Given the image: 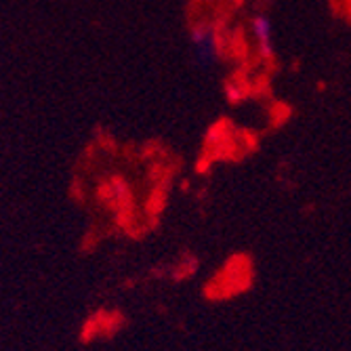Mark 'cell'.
<instances>
[{
	"label": "cell",
	"mask_w": 351,
	"mask_h": 351,
	"mask_svg": "<svg viewBox=\"0 0 351 351\" xmlns=\"http://www.w3.org/2000/svg\"><path fill=\"white\" fill-rule=\"evenodd\" d=\"M191 40H194V47L202 61L213 63L217 59V40H215V32L210 27H196Z\"/></svg>",
	"instance_id": "cell-1"
},
{
	"label": "cell",
	"mask_w": 351,
	"mask_h": 351,
	"mask_svg": "<svg viewBox=\"0 0 351 351\" xmlns=\"http://www.w3.org/2000/svg\"><path fill=\"white\" fill-rule=\"evenodd\" d=\"M250 29L254 34V40L259 45V51L263 55H271V34H274V27H271V21L269 17L265 15H257L250 23Z\"/></svg>",
	"instance_id": "cell-2"
},
{
	"label": "cell",
	"mask_w": 351,
	"mask_h": 351,
	"mask_svg": "<svg viewBox=\"0 0 351 351\" xmlns=\"http://www.w3.org/2000/svg\"><path fill=\"white\" fill-rule=\"evenodd\" d=\"M263 3H276V0H263Z\"/></svg>",
	"instance_id": "cell-3"
}]
</instances>
